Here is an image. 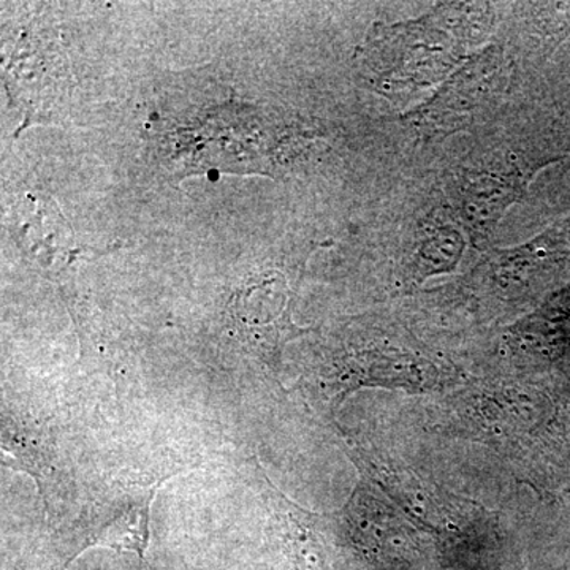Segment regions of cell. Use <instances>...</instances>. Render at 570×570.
<instances>
[{
    "label": "cell",
    "instance_id": "obj_1",
    "mask_svg": "<svg viewBox=\"0 0 570 570\" xmlns=\"http://www.w3.org/2000/svg\"><path fill=\"white\" fill-rule=\"evenodd\" d=\"M487 3H449L419 20L376 24L360 50V66L376 91L411 97L444 80L485 39Z\"/></svg>",
    "mask_w": 570,
    "mask_h": 570
},
{
    "label": "cell",
    "instance_id": "obj_2",
    "mask_svg": "<svg viewBox=\"0 0 570 570\" xmlns=\"http://www.w3.org/2000/svg\"><path fill=\"white\" fill-rule=\"evenodd\" d=\"M504 52L485 48L453 71L438 92L406 116L407 122L426 140L459 132L497 96L504 81Z\"/></svg>",
    "mask_w": 570,
    "mask_h": 570
},
{
    "label": "cell",
    "instance_id": "obj_3",
    "mask_svg": "<svg viewBox=\"0 0 570 570\" xmlns=\"http://www.w3.org/2000/svg\"><path fill=\"white\" fill-rule=\"evenodd\" d=\"M528 171L517 167L464 168L456 179V204L475 245L489 242L499 220L527 189Z\"/></svg>",
    "mask_w": 570,
    "mask_h": 570
},
{
    "label": "cell",
    "instance_id": "obj_4",
    "mask_svg": "<svg viewBox=\"0 0 570 570\" xmlns=\"http://www.w3.org/2000/svg\"><path fill=\"white\" fill-rule=\"evenodd\" d=\"M463 249V235L455 225H438V227L425 230L420 239L417 253L414 255L417 261L415 269L423 276L453 269L459 265Z\"/></svg>",
    "mask_w": 570,
    "mask_h": 570
}]
</instances>
